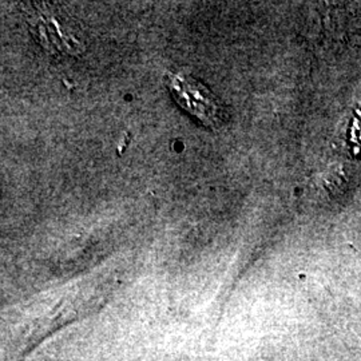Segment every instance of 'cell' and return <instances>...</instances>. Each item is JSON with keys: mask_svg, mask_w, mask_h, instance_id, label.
<instances>
[{"mask_svg": "<svg viewBox=\"0 0 361 361\" xmlns=\"http://www.w3.org/2000/svg\"><path fill=\"white\" fill-rule=\"evenodd\" d=\"M166 85L177 104L209 128L217 129L224 122L225 111L222 106L198 80L189 75L169 74Z\"/></svg>", "mask_w": 361, "mask_h": 361, "instance_id": "1", "label": "cell"}]
</instances>
